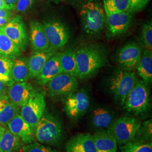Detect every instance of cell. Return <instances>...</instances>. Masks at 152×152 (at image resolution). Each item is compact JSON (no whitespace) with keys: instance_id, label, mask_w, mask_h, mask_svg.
Returning a JSON list of instances; mask_svg holds the SVG:
<instances>
[{"instance_id":"6da1fadb","label":"cell","mask_w":152,"mask_h":152,"mask_svg":"<svg viewBox=\"0 0 152 152\" xmlns=\"http://www.w3.org/2000/svg\"><path fill=\"white\" fill-rule=\"evenodd\" d=\"M76 53L77 78L81 80L95 75L108 63L105 50L97 45L82 47Z\"/></svg>"},{"instance_id":"7a4b0ae2","label":"cell","mask_w":152,"mask_h":152,"mask_svg":"<svg viewBox=\"0 0 152 152\" xmlns=\"http://www.w3.org/2000/svg\"><path fill=\"white\" fill-rule=\"evenodd\" d=\"M35 139L45 144L56 145L60 143L63 137V126L59 120L45 111L36 126Z\"/></svg>"},{"instance_id":"3957f363","label":"cell","mask_w":152,"mask_h":152,"mask_svg":"<svg viewBox=\"0 0 152 152\" xmlns=\"http://www.w3.org/2000/svg\"><path fill=\"white\" fill-rule=\"evenodd\" d=\"M80 16L83 29L89 35L100 33L106 25V16L103 9L95 1H88L82 5Z\"/></svg>"},{"instance_id":"277c9868","label":"cell","mask_w":152,"mask_h":152,"mask_svg":"<svg viewBox=\"0 0 152 152\" xmlns=\"http://www.w3.org/2000/svg\"><path fill=\"white\" fill-rule=\"evenodd\" d=\"M139 120L132 117H121L114 119L107 131L117 144L124 145L133 140L141 126Z\"/></svg>"},{"instance_id":"5b68a950","label":"cell","mask_w":152,"mask_h":152,"mask_svg":"<svg viewBox=\"0 0 152 152\" xmlns=\"http://www.w3.org/2000/svg\"><path fill=\"white\" fill-rule=\"evenodd\" d=\"M132 71L118 69L115 71L109 81V89L114 99L123 105L125 99L137 81Z\"/></svg>"},{"instance_id":"8992f818","label":"cell","mask_w":152,"mask_h":152,"mask_svg":"<svg viewBox=\"0 0 152 152\" xmlns=\"http://www.w3.org/2000/svg\"><path fill=\"white\" fill-rule=\"evenodd\" d=\"M45 108V93L42 90H34L27 103L21 107L20 114L29 125L34 135L36 126L44 114Z\"/></svg>"},{"instance_id":"52a82bcc","label":"cell","mask_w":152,"mask_h":152,"mask_svg":"<svg viewBox=\"0 0 152 152\" xmlns=\"http://www.w3.org/2000/svg\"><path fill=\"white\" fill-rule=\"evenodd\" d=\"M149 103L150 94L147 84L142 81H137L127 95L123 105L127 112L137 115L145 112Z\"/></svg>"},{"instance_id":"ba28073f","label":"cell","mask_w":152,"mask_h":152,"mask_svg":"<svg viewBox=\"0 0 152 152\" xmlns=\"http://www.w3.org/2000/svg\"><path fill=\"white\" fill-rule=\"evenodd\" d=\"M49 95L55 99H66L75 92L78 87L76 77L61 73L46 85Z\"/></svg>"},{"instance_id":"9c48e42d","label":"cell","mask_w":152,"mask_h":152,"mask_svg":"<svg viewBox=\"0 0 152 152\" xmlns=\"http://www.w3.org/2000/svg\"><path fill=\"white\" fill-rule=\"evenodd\" d=\"M90 103L89 95L85 90H77L65 99L64 112L71 119H78L86 114Z\"/></svg>"},{"instance_id":"30bf717a","label":"cell","mask_w":152,"mask_h":152,"mask_svg":"<svg viewBox=\"0 0 152 152\" xmlns=\"http://www.w3.org/2000/svg\"><path fill=\"white\" fill-rule=\"evenodd\" d=\"M43 27L51 49L56 50L64 47L68 43L70 33L68 28L62 22L48 21L44 23Z\"/></svg>"},{"instance_id":"8fae6325","label":"cell","mask_w":152,"mask_h":152,"mask_svg":"<svg viewBox=\"0 0 152 152\" xmlns=\"http://www.w3.org/2000/svg\"><path fill=\"white\" fill-rule=\"evenodd\" d=\"M0 30L15 44L21 51H24L28 45V34L25 24L20 16H15Z\"/></svg>"},{"instance_id":"7c38bea8","label":"cell","mask_w":152,"mask_h":152,"mask_svg":"<svg viewBox=\"0 0 152 152\" xmlns=\"http://www.w3.org/2000/svg\"><path fill=\"white\" fill-rule=\"evenodd\" d=\"M106 24L109 37L124 34L130 27L132 14L129 12L106 13Z\"/></svg>"},{"instance_id":"4fadbf2b","label":"cell","mask_w":152,"mask_h":152,"mask_svg":"<svg viewBox=\"0 0 152 152\" xmlns=\"http://www.w3.org/2000/svg\"><path fill=\"white\" fill-rule=\"evenodd\" d=\"M142 48L135 42L126 44L118 51L117 60L125 70L132 71L136 69L142 55Z\"/></svg>"},{"instance_id":"5bb4252c","label":"cell","mask_w":152,"mask_h":152,"mask_svg":"<svg viewBox=\"0 0 152 152\" xmlns=\"http://www.w3.org/2000/svg\"><path fill=\"white\" fill-rule=\"evenodd\" d=\"M34 91L31 85L27 82H15L7 87L6 94L10 101L20 108L27 103Z\"/></svg>"},{"instance_id":"9a60e30c","label":"cell","mask_w":152,"mask_h":152,"mask_svg":"<svg viewBox=\"0 0 152 152\" xmlns=\"http://www.w3.org/2000/svg\"><path fill=\"white\" fill-rule=\"evenodd\" d=\"M66 152H96L92 135L88 133L78 134L67 141Z\"/></svg>"},{"instance_id":"2e32d148","label":"cell","mask_w":152,"mask_h":152,"mask_svg":"<svg viewBox=\"0 0 152 152\" xmlns=\"http://www.w3.org/2000/svg\"><path fill=\"white\" fill-rule=\"evenodd\" d=\"M6 127L12 133L19 136L24 144L27 145L34 142L35 137L29 125L19 113L16 114L11 120Z\"/></svg>"},{"instance_id":"e0dca14e","label":"cell","mask_w":152,"mask_h":152,"mask_svg":"<svg viewBox=\"0 0 152 152\" xmlns=\"http://www.w3.org/2000/svg\"><path fill=\"white\" fill-rule=\"evenodd\" d=\"M62 73L60 63V53H55L44 64L36 78L40 85H46L55 77Z\"/></svg>"},{"instance_id":"ac0fdd59","label":"cell","mask_w":152,"mask_h":152,"mask_svg":"<svg viewBox=\"0 0 152 152\" xmlns=\"http://www.w3.org/2000/svg\"><path fill=\"white\" fill-rule=\"evenodd\" d=\"M29 31L30 42L34 52L43 51L50 48L43 24L37 21H32L30 23Z\"/></svg>"},{"instance_id":"d6986e66","label":"cell","mask_w":152,"mask_h":152,"mask_svg":"<svg viewBox=\"0 0 152 152\" xmlns=\"http://www.w3.org/2000/svg\"><path fill=\"white\" fill-rule=\"evenodd\" d=\"M55 51L50 48L45 51L34 52L29 57L28 59L29 78H36L38 76L45 63L54 54Z\"/></svg>"},{"instance_id":"ffe728a7","label":"cell","mask_w":152,"mask_h":152,"mask_svg":"<svg viewBox=\"0 0 152 152\" xmlns=\"http://www.w3.org/2000/svg\"><path fill=\"white\" fill-rule=\"evenodd\" d=\"M92 136L96 152H117V142L107 130H99Z\"/></svg>"},{"instance_id":"44dd1931","label":"cell","mask_w":152,"mask_h":152,"mask_svg":"<svg viewBox=\"0 0 152 152\" xmlns=\"http://www.w3.org/2000/svg\"><path fill=\"white\" fill-rule=\"evenodd\" d=\"M114 120L113 112L105 108L95 109L91 115V124L99 130L108 129Z\"/></svg>"},{"instance_id":"7402d4cb","label":"cell","mask_w":152,"mask_h":152,"mask_svg":"<svg viewBox=\"0 0 152 152\" xmlns=\"http://www.w3.org/2000/svg\"><path fill=\"white\" fill-rule=\"evenodd\" d=\"M139 75L147 85L152 81V51L145 49L141 55V59L136 68Z\"/></svg>"},{"instance_id":"603a6c76","label":"cell","mask_w":152,"mask_h":152,"mask_svg":"<svg viewBox=\"0 0 152 152\" xmlns=\"http://www.w3.org/2000/svg\"><path fill=\"white\" fill-rule=\"evenodd\" d=\"M11 76L15 82H27L29 78L27 58L18 57L14 60L11 68Z\"/></svg>"},{"instance_id":"cb8c5ba5","label":"cell","mask_w":152,"mask_h":152,"mask_svg":"<svg viewBox=\"0 0 152 152\" xmlns=\"http://www.w3.org/2000/svg\"><path fill=\"white\" fill-rule=\"evenodd\" d=\"M76 51L67 50L60 53V63L63 73L77 77Z\"/></svg>"},{"instance_id":"d4e9b609","label":"cell","mask_w":152,"mask_h":152,"mask_svg":"<svg viewBox=\"0 0 152 152\" xmlns=\"http://www.w3.org/2000/svg\"><path fill=\"white\" fill-rule=\"evenodd\" d=\"M23 143L19 136L12 133L8 128L0 141V151L2 152H15L23 147Z\"/></svg>"},{"instance_id":"484cf974","label":"cell","mask_w":152,"mask_h":152,"mask_svg":"<svg viewBox=\"0 0 152 152\" xmlns=\"http://www.w3.org/2000/svg\"><path fill=\"white\" fill-rule=\"evenodd\" d=\"M21 54L22 51L0 30V56L14 60Z\"/></svg>"},{"instance_id":"4316f807","label":"cell","mask_w":152,"mask_h":152,"mask_svg":"<svg viewBox=\"0 0 152 152\" xmlns=\"http://www.w3.org/2000/svg\"><path fill=\"white\" fill-rule=\"evenodd\" d=\"M120 152H152V141H144L134 138L122 145Z\"/></svg>"},{"instance_id":"83f0119b","label":"cell","mask_w":152,"mask_h":152,"mask_svg":"<svg viewBox=\"0 0 152 152\" xmlns=\"http://www.w3.org/2000/svg\"><path fill=\"white\" fill-rule=\"evenodd\" d=\"M105 13L129 12L130 0H103Z\"/></svg>"},{"instance_id":"f1b7e54d","label":"cell","mask_w":152,"mask_h":152,"mask_svg":"<svg viewBox=\"0 0 152 152\" xmlns=\"http://www.w3.org/2000/svg\"><path fill=\"white\" fill-rule=\"evenodd\" d=\"M19 107L9 100L4 107L0 110V125L6 127L11 120L16 114L19 113Z\"/></svg>"},{"instance_id":"f546056e","label":"cell","mask_w":152,"mask_h":152,"mask_svg":"<svg viewBox=\"0 0 152 152\" xmlns=\"http://www.w3.org/2000/svg\"><path fill=\"white\" fill-rule=\"evenodd\" d=\"M140 44L145 49L152 51V21L145 23L141 30Z\"/></svg>"},{"instance_id":"4dcf8cb0","label":"cell","mask_w":152,"mask_h":152,"mask_svg":"<svg viewBox=\"0 0 152 152\" xmlns=\"http://www.w3.org/2000/svg\"><path fill=\"white\" fill-rule=\"evenodd\" d=\"M152 120L144 122L139 129L135 138L144 141H152Z\"/></svg>"},{"instance_id":"1f68e13d","label":"cell","mask_w":152,"mask_h":152,"mask_svg":"<svg viewBox=\"0 0 152 152\" xmlns=\"http://www.w3.org/2000/svg\"><path fill=\"white\" fill-rule=\"evenodd\" d=\"M22 148L23 152H59L37 142L27 144L23 146Z\"/></svg>"},{"instance_id":"d6a6232c","label":"cell","mask_w":152,"mask_h":152,"mask_svg":"<svg viewBox=\"0 0 152 152\" xmlns=\"http://www.w3.org/2000/svg\"><path fill=\"white\" fill-rule=\"evenodd\" d=\"M14 60L0 56V74L4 76H11V68Z\"/></svg>"},{"instance_id":"836d02e7","label":"cell","mask_w":152,"mask_h":152,"mask_svg":"<svg viewBox=\"0 0 152 152\" xmlns=\"http://www.w3.org/2000/svg\"><path fill=\"white\" fill-rule=\"evenodd\" d=\"M150 0H130V8L129 12L136 13L141 11L148 4Z\"/></svg>"},{"instance_id":"e575fe53","label":"cell","mask_w":152,"mask_h":152,"mask_svg":"<svg viewBox=\"0 0 152 152\" xmlns=\"http://www.w3.org/2000/svg\"><path fill=\"white\" fill-rule=\"evenodd\" d=\"M35 0H18L15 10L17 12H24L29 9Z\"/></svg>"},{"instance_id":"d590c367","label":"cell","mask_w":152,"mask_h":152,"mask_svg":"<svg viewBox=\"0 0 152 152\" xmlns=\"http://www.w3.org/2000/svg\"><path fill=\"white\" fill-rule=\"evenodd\" d=\"M9 10H13L15 9L18 0H4Z\"/></svg>"},{"instance_id":"8d00e7d4","label":"cell","mask_w":152,"mask_h":152,"mask_svg":"<svg viewBox=\"0 0 152 152\" xmlns=\"http://www.w3.org/2000/svg\"><path fill=\"white\" fill-rule=\"evenodd\" d=\"M12 12L10 10L0 9V17L1 18H10Z\"/></svg>"},{"instance_id":"74e56055","label":"cell","mask_w":152,"mask_h":152,"mask_svg":"<svg viewBox=\"0 0 152 152\" xmlns=\"http://www.w3.org/2000/svg\"><path fill=\"white\" fill-rule=\"evenodd\" d=\"M7 89V86L2 82L0 81V94L6 93Z\"/></svg>"},{"instance_id":"f35d334b","label":"cell","mask_w":152,"mask_h":152,"mask_svg":"<svg viewBox=\"0 0 152 152\" xmlns=\"http://www.w3.org/2000/svg\"><path fill=\"white\" fill-rule=\"evenodd\" d=\"M10 18H1V17H0V27L5 25L10 20Z\"/></svg>"},{"instance_id":"ab89813d","label":"cell","mask_w":152,"mask_h":152,"mask_svg":"<svg viewBox=\"0 0 152 152\" xmlns=\"http://www.w3.org/2000/svg\"><path fill=\"white\" fill-rule=\"evenodd\" d=\"M0 9H6V10H9L7 6L4 2V0H0Z\"/></svg>"},{"instance_id":"60d3db41","label":"cell","mask_w":152,"mask_h":152,"mask_svg":"<svg viewBox=\"0 0 152 152\" xmlns=\"http://www.w3.org/2000/svg\"><path fill=\"white\" fill-rule=\"evenodd\" d=\"M6 127H4L1 125H0V141L1 140V139H2V137L3 136L5 131Z\"/></svg>"},{"instance_id":"b9f144b4","label":"cell","mask_w":152,"mask_h":152,"mask_svg":"<svg viewBox=\"0 0 152 152\" xmlns=\"http://www.w3.org/2000/svg\"><path fill=\"white\" fill-rule=\"evenodd\" d=\"M4 94H5V93H4ZM2 94H0V98H1V96L2 95Z\"/></svg>"},{"instance_id":"7bdbcfd3","label":"cell","mask_w":152,"mask_h":152,"mask_svg":"<svg viewBox=\"0 0 152 152\" xmlns=\"http://www.w3.org/2000/svg\"><path fill=\"white\" fill-rule=\"evenodd\" d=\"M54 1H57V0H54Z\"/></svg>"},{"instance_id":"ee69618b","label":"cell","mask_w":152,"mask_h":152,"mask_svg":"<svg viewBox=\"0 0 152 152\" xmlns=\"http://www.w3.org/2000/svg\"><path fill=\"white\" fill-rule=\"evenodd\" d=\"M0 152H1V151H0Z\"/></svg>"}]
</instances>
